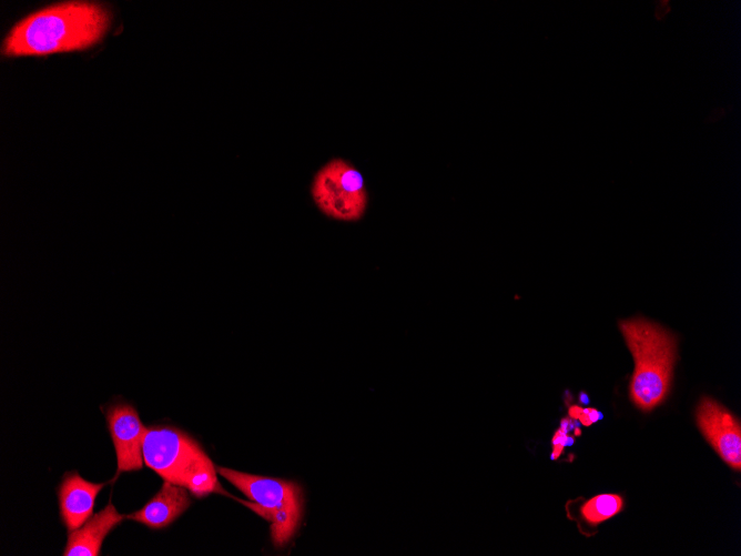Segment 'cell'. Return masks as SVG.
<instances>
[{
    "instance_id": "3957f363",
    "label": "cell",
    "mask_w": 741,
    "mask_h": 556,
    "mask_svg": "<svg viewBox=\"0 0 741 556\" xmlns=\"http://www.w3.org/2000/svg\"><path fill=\"white\" fill-rule=\"evenodd\" d=\"M142 453L148 467L196 497L221 491L213 462L195 439L177 428H148Z\"/></svg>"
},
{
    "instance_id": "8992f818",
    "label": "cell",
    "mask_w": 741,
    "mask_h": 556,
    "mask_svg": "<svg viewBox=\"0 0 741 556\" xmlns=\"http://www.w3.org/2000/svg\"><path fill=\"white\" fill-rule=\"evenodd\" d=\"M701 433L720 457L733 469L741 468V426L739 419L715 400L704 396L696 410Z\"/></svg>"
},
{
    "instance_id": "52a82bcc",
    "label": "cell",
    "mask_w": 741,
    "mask_h": 556,
    "mask_svg": "<svg viewBox=\"0 0 741 556\" xmlns=\"http://www.w3.org/2000/svg\"><path fill=\"white\" fill-rule=\"evenodd\" d=\"M109 432L115 447L118 472L138 471L143 466V439L146 427L134 406L123 401L110 404L105 410Z\"/></svg>"
},
{
    "instance_id": "277c9868",
    "label": "cell",
    "mask_w": 741,
    "mask_h": 556,
    "mask_svg": "<svg viewBox=\"0 0 741 556\" xmlns=\"http://www.w3.org/2000/svg\"><path fill=\"white\" fill-rule=\"evenodd\" d=\"M216 471L238 488L251 502V509L271 522L275 546H284L298 528L303 513L301 487L295 482L252 475L227 467Z\"/></svg>"
},
{
    "instance_id": "9c48e42d",
    "label": "cell",
    "mask_w": 741,
    "mask_h": 556,
    "mask_svg": "<svg viewBox=\"0 0 741 556\" xmlns=\"http://www.w3.org/2000/svg\"><path fill=\"white\" fill-rule=\"evenodd\" d=\"M113 504L92 515L81 527L69 532L64 556H98L105 536L123 520Z\"/></svg>"
},
{
    "instance_id": "30bf717a",
    "label": "cell",
    "mask_w": 741,
    "mask_h": 556,
    "mask_svg": "<svg viewBox=\"0 0 741 556\" xmlns=\"http://www.w3.org/2000/svg\"><path fill=\"white\" fill-rule=\"evenodd\" d=\"M190 504L185 487L165 481L156 495L144 507L128 515V518L159 529L176 519Z\"/></svg>"
},
{
    "instance_id": "5bb4252c",
    "label": "cell",
    "mask_w": 741,
    "mask_h": 556,
    "mask_svg": "<svg viewBox=\"0 0 741 556\" xmlns=\"http://www.w3.org/2000/svg\"><path fill=\"white\" fill-rule=\"evenodd\" d=\"M581 412H582V408L578 405H571L568 410L569 417L572 418V419H578Z\"/></svg>"
},
{
    "instance_id": "5b68a950",
    "label": "cell",
    "mask_w": 741,
    "mask_h": 556,
    "mask_svg": "<svg viewBox=\"0 0 741 556\" xmlns=\"http://www.w3.org/2000/svg\"><path fill=\"white\" fill-rule=\"evenodd\" d=\"M311 196L322 214L338 222L359 221L368 206L363 174L343 158H332L315 172Z\"/></svg>"
},
{
    "instance_id": "4fadbf2b",
    "label": "cell",
    "mask_w": 741,
    "mask_h": 556,
    "mask_svg": "<svg viewBox=\"0 0 741 556\" xmlns=\"http://www.w3.org/2000/svg\"><path fill=\"white\" fill-rule=\"evenodd\" d=\"M560 428L566 433L573 429L575 424H573L572 418H562L561 422H560Z\"/></svg>"
},
{
    "instance_id": "8fae6325",
    "label": "cell",
    "mask_w": 741,
    "mask_h": 556,
    "mask_svg": "<svg viewBox=\"0 0 741 556\" xmlns=\"http://www.w3.org/2000/svg\"><path fill=\"white\" fill-rule=\"evenodd\" d=\"M623 507V499L617 494H600L587 501L580 508L586 523L596 526L615 515Z\"/></svg>"
},
{
    "instance_id": "6da1fadb",
    "label": "cell",
    "mask_w": 741,
    "mask_h": 556,
    "mask_svg": "<svg viewBox=\"0 0 741 556\" xmlns=\"http://www.w3.org/2000/svg\"><path fill=\"white\" fill-rule=\"evenodd\" d=\"M109 24V12L100 3H57L19 21L6 37L2 53L29 57L84 50L103 38Z\"/></svg>"
},
{
    "instance_id": "7c38bea8",
    "label": "cell",
    "mask_w": 741,
    "mask_h": 556,
    "mask_svg": "<svg viewBox=\"0 0 741 556\" xmlns=\"http://www.w3.org/2000/svg\"><path fill=\"white\" fill-rule=\"evenodd\" d=\"M567 439V433L564 432L561 428L557 429L552 436L551 443H552V453L550 458L551 459H557L561 455L565 443Z\"/></svg>"
},
{
    "instance_id": "ba28073f",
    "label": "cell",
    "mask_w": 741,
    "mask_h": 556,
    "mask_svg": "<svg viewBox=\"0 0 741 556\" xmlns=\"http://www.w3.org/2000/svg\"><path fill=\"white\" fill-rule=\"evenodd\" d=\"M105 484L83 479L79 473H65L58 491L61 519L68 532L81 527L93 513L94 501Z\"/></svg>"
},
{
    "instance_id": "7a4b0ae2",
    "label": "cell",
    "mask_w": 741,
    "mask_h": 556,
    "mask_svg": "<svg viewBox=\"0 0 741 556\" xmlns=\"http://www.w3.org/2000/svg\"><path fill=\"white\" fill-rule=\"evenodd\" d=\"M619 328L635 361L630 400L641 411L650 412L669 394L677 338L659 324L642 317L622 320Z\"/></svg>"
},
{
    "instance_id": "9a60e30c",
    "label": "cell",
    "mask_w": 741,
    "mask_h": 556,
    "mask_svg": "<svg viewBox=\"0 0 741 556\" xmlns=\"http://www.w3.org/2000/svg\"><path fill=\"white\" fill-rule=\"evenodd\" d=\"M579 402H580L581 404H588V403H589L588 395H587L585 392H581V393H580V395H579Z\"/></svg>"
},
{
    "instance_id": "2e32d148",
    "label": "cell",
    "mask_w": 741,
    "mask_h": 556,
    "mask_svg": "<svg viewBox=\"0 0 741 556\" xmlns=\"http://www.w3.org/2000/svg\"><path fill=\"white\" fill-rule=\"evenodd\" d=\"M575 443V437H568L566 439L565 446H571Z\"/></svg>"
}]
</instances>
